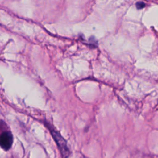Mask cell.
I'll return each instance as SVG.
<instances>
[{
  "mask_svg": "<svg viewBox=\"0 0 158 158\" xmlns=\"http://www.w3.org/2000/svg\"><path fill=\"white\" fill-rule=\"evenodd\" d=\"M145 6H146V4L142 1H139L136 3V7H137L138 9H141L144 8L145 7Z\"/></svg>",
  "mask_w": 158,
  "mask_h": 158,
  "instance_id": "cell-3",
  "label": "cell"
},
{
  "mask_svg": "<svg viewBox=\"0 0 158 158\" xmlns=\"http://www.w3.org/2000/svg\"><path fill=\"white\" fill-rule=\"evenodd\" d=\"M12 143V134L7 129L6 123L0 120V146L4 150H8L11 148Z\"/></svg>",
  "mask_w": 158,
  "mask_h": 158,
  "instance_id": "cell-1",
  "label": "cell"
},
{
  "mask_svg": "<svg viewBox=\"0 0 158 158\" xmlns=\"http://www.w3.org/2000/svg\"><path fill=\"white\" fill-rule=\"evenodd\" d=\"M46 125L49 128V130H50L51 135L52 136L54 139L55 140V141L61 152L62 157L63 158H68L69 156L70 155V151L67 147L66 141L63 138V137L60 135V134L57 130L54 129V128H52V127L49 126L48 123H47Z\"/></svg>",
  "mask_w": 158,
  "mask_h": 158,
  "instance_id": "cell-2",
  "label": "cell"
}]
</instances>
